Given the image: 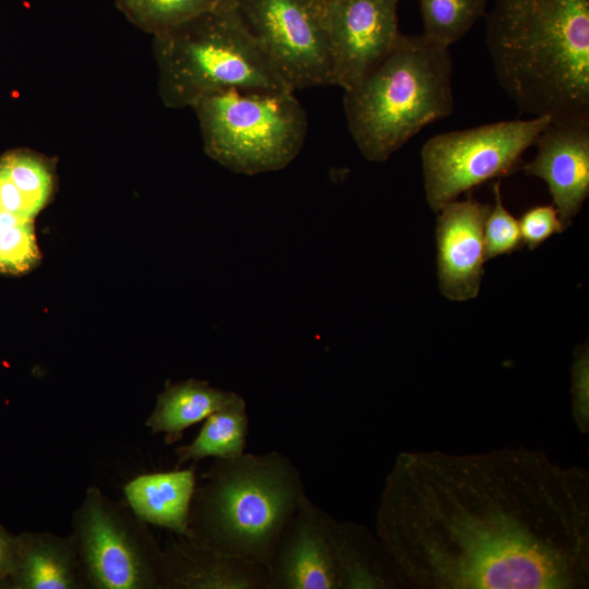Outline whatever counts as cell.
I'll return each mask as SVG.
<instances>
[{"instance_id":"30bf717a","label":"cell","mask_w":589,"mask_h":589,"mask_svg":"<svg viewBox=\"0 0 589 589\" xmlns=\"http://www.w3.org/2000/svg\"><path fill=\"white\" fill-rule=\"evenodd\" d=\"M399 0H323L318 2L333 63V85L345 91L362 80L400 36Z\"/></svg>"},{"instance_id":"7c38bea8","label":"cell","mask_w":589,"mask_h":589,"mask_svg":"<svg viewBox=\"0 0 589 589\" xmlns=\"http://www.w3.org/2000/svg\"><path fill=\"white\" fill-rule=\"evenodd\" d=\"M490 205L471 197L455 200L438 212L435 228L437 279L453 301L478 296L484 273V223Z\"/></svg>"},{"instance_id":"2e32d148","label":"cell","mask_w":589,"mask_h":589,"mask_svg":"<svg viewBox=\"0 0 589 589\" xmlns=\"http://www.w3.org/2000/svg\"><path fill=\"white\" fill-rule=\"evenodd\" d=\"M334 539L341 589H402L406 582L375 531L335 520Z\"/></svg>"},{"instance_id":"277c9868","label":"cell","mask_w":589,"mask_h":589,"mask_svg":"<svg viewBox=\"0 0 589 589\" xmlns=\"http://www.w3.org/2000/svg\"><path fill=\"white\" fill-rule=\"evenodd\" d=\"M447 47L424 35L400 34L392 50L345 91L350 134L365 159L387 160L430 123L454 109Z\"/></svg>"},{"instance_id":"8fae6325","label":"cell","mask_w":589,"mask_h":589,"mask_svg":"<svg viewBox=\"0 0 589 589\" xmlns=\"http://www.w3.org/2000/svg\"><path fill=\"white\" fill-rule=\"evenodd\" d=\"M335 520L305 497L275 546L267 589H341Z\"/></svg>"},{"instance_id":"5bb4252c","label":"cell","mask_w":589,"mask_h":589,"mask_svg":"<svg viewBox=\"0 0 589 589\" xmlns=\"http://www.w3.org/2000/svg\"><path fill=\"white\" fill-rule=\"evenodd\" d=\"M267 569L187 536L163 549L161 589H267Z\"/></svg>"},{"instance_id":"9a60e30c","label":"cell","mask_w":589,"mask_h":589,"mask_svg":"<svg viewBox=\"0 0 589 589\" xmlns=\"http://www.w3.org/2000/svg\"><path fill=\"white\" fill-rule=\"evenodd\" d=\"M195 489L191 467L140 474L123 486V494L128 508L141 521L187 536Z\"/></svg>"},{"instance_id":"d6986e66","label":"cell","mask_w":589,"mask_h":589,"mask_svg":"<svg viewBox=\"0 0 589 589\" xmlns=\"http://www.w3.org/2000/svg\"><path fill=\"white\" fill-rule=\"evenodd\" d=\"M249 418L247 405L240 395L211 413L196 437L176 448L177 468L188 461L193 464L213 458H230L244 453Z\"/></svg>"},{"instance_id":"5b68a950","label":"cell","mask_w":589,"mask_h":589,"mask_svg":"<svg viewBox=\"0 0 589 589\" xmlns=\"http://www.w3.org/2000/svg\"><path fill=\"white\" fill-rule=\"evenodd\" d=\"M161 103L192 108L230 89L293 92L226 2L153 37Z\"/></svg>"},{"instance_id":"9c48e42d","label":"cell","mask_w":589,"mask_h":589,"mask_svg":"<svg viewBox=\"0 0 589 589\" xmlns=\"http://www.w3.org/2000/svg\"><path fill=\"white\" fill-rule=\"evenodd\" d=\"M294 92L333 85L327 36L315 0H220ZM216 2V3H217Z\"/></svg>"},{"instance_id":"ac0fdd59","label":"cell","mask_w":589,"mask_h":589,"mask_svg":"<svg viewBox=\"0 0 589 589\" xmlns=\"http://www.w3.org/2000/svg\"><path fill=\"white\" fill-rule=\"evenodd\" d=\"M236 395L194 378L169 384L158 395L145 425L154 434L163 433L167 444L177 443L188 428L205 420Z\"/></svg>"},{"instance_id":"8992f818","label":"cell","mask_w":589,"mask_h":589,"mask_svg":"<svg viewBox=\"0 0 589 589\" xmlns=\"http://www.w3.org/2000/svg\"><path fill=\"white\" fill-rule=\"evenodd\" d=\"M191 109L206 155L238 173L252 176L287 167L306 137V113L294 92L230 89Z\"/></svg>"},{"instance_id":"4fadbf2b","label":"cell","mask_w":589,"mask_h":589,"mask_svg":"<svg viewBox=\"0 0 589 589\" xmlns=\"http://www.w3.org/2000/svg\"><path fill=\"white\" fill-rule=\"evenodd\" d=\"M534 145L537 154L522 170L548 184L566 229L589 195V123L551 121Z\"/></svg>"},{"instance_id":"3957f363","label":"cell","mask_w":589,"mask_h":589,"mask_svg":"<svg viewBox=\"0 0 589 589\" xmlns=\"http://www.w3.org/2000/svg\"><path fill=\"white\" fill-rule=\"evenodd\" d=\"M195 489L187 537L268 567L278 539L308 497L301 474L279 452L214 458Z\"/></svg>"},{"instance_id":"cb8c5ba5","label":"cell","mask_w":589,"mask_h":589,"mask_svg":"<svg viewBox=\"0 0 589 589\" xmlns=\"http://www.w3.org/2000/svg\"><path fill=\"white\" fill-rule=\"evenodd\" d=\"M518 223L522 243L531 251L552 236L565 230L553 204L530 207Z\"/></svg>"},{"instance_id":"484cf974","label":"cell","mask_w":589,"mask_h":589,"mask_svg":"<svg viewBox=\"0 0 589 589\" xmlns=\"http://www.w3.org/2000/svg\"><path fill=\"white\" fill-rule=\"evenodd\" d=\"M315 1L320 2V1H323V0H315Z\"/></svg>"},{"instance_id":"603a6c76","label":"cell","mask_w":589,"mask_h":589,"mask_svg":"<svg viewBox=\"0 0 589 589\" xmlns=\"http://www.w3.org/2000/svg\"><path fill=\"white\" fill-rule=\"evenodd\" d=\"M572 416L581 434L589 432V347H576L572 363Z\"/></svg>"},{"instance_id":"6da1fadb","label":"cell","mask_w":589,"mask_h":589,"mask_svg":"<svg viewBox=\"0 0 589 589\" xmlns=\"http://www.w3.org/2000/svg\"><path fill=\"white\" fill-rule=\"evenodd\" d=\"M375 533L410 589H586L589 472L526 445L400 452Z\"/></svg>"},{"instance_id":"ffe728a7","label":"cell","mask_w":589,"mask_h":589,"mask_svg":"<svg viewBox=\"0 0 589 589\" xmlns=\"http://www.w3.org/2000/svg\"><path fill=\"white\" fill-rule=\"evenodd\" d=\"M423 33L449 48L486 14V0H419Z\"/></svg>"},{"instance_id":"7402d4cb","label":"cell","mask_w":589,"mask_h":589,"mask_svg":"<svg viewBox=\"0 0 589 589\" xmlns=\"http://www.w3.org/2000/svg\"><path fill=\"white\" fill-rule=\"evenodd\" d=\"M494 205L490 207L484 223V243L486 261L510 254L524 243L518 220L504 206L501 183L493 185Z\"/></svg>"},{"instance_id":"44dd1931","label":"cell","mask_w":589,"mask_h":589,"mask_svg":"<svg viewBox=\"0 0 589 589\" xmlns=\"http://www.w3.org/2000/svg\"><path fill=\"white\" fill-rule=\"evenodd\" d=\"M215 3L216 0H116L129 22L153 37L206 12Z\"/></svg>"},{"instance_id":"4316f807","label":"cell","mask_w":589,"mask_h":589,"mask_svg":"<svg viewBox=\"0 0 589 589\" xmlns=\"http://www.w3.org/2000/svg\"><path fill=\"white\" fill-rule=\"evenodd\" d=\"M217 1H220V0H216V2H217Z\"/></svg>"},{"instance_id":"7a4b0ae2","label":"cell","mask_w":589,"mask_h":589,"mask_svg":"<svg viewBox=\"0 0 589 589\" xmlns=\"http://www.w3.org/2000/svg\"><path fill=\"white\" fill-rule=\"evenodd\" d=\"M485 41L520 111L589 123V0H494Z\"/></svg>"},{"instance_id":"e0dca14e","label":"cell","mask_w":589,"mask_h":589,"mask_svg":"<svg viewBox=\"0 0 589 589\" xmlns=\"http://www.w3.org/2000/svg\"><path fill=\"white\" fill-rule=\"evenodd\" d=\"M14 587L22 589H85L71 536L29 532L16 539Z\"/></svg>"},{"instance_id":"52a82bcc","label":"cell","mask_w":589,"mask_h":589,"mask_svg":"<svg viewBox=\"0 0 589 589\" xmlns=\"http://www.w3.org/2000/svg\"><path fill=\"white\" fill-rule=\"evenodd\" d=\"M85 589H161L163 549L147 525L95 486L72 515Z\"/></svg>"},{"instance_id":"ba28073f","label":"cell","mask_w":589,"mask_h":589,"mask_svg":"<svg viewBox=\"0 0 589 589\" xmlns=\"http://www.w3.org/2000/svg\"><path fill=\"white\" fill-rule=\"evenodd\" d=\"M548 117H531L441 133L421 148L425 199L434 212L465 192L514 172Z\"/></svg>"},{"instance_id":"d4e9b609","label":"cell","mask_w":589,"mask_h":589,"mask_svg":"<svg viewBox=\"0 0 589 589\" xmlns=\"http://www.w3.org/2000/svg\"><path fill=\"white\" fill-rule=\"evenodd\" d=\"M16 561V539L0 528V578L13 573Z\"/></svg>"}]
</instances>
